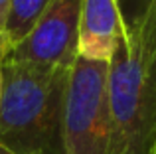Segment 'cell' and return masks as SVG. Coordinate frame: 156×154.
Segmentation results:
<instances>
[{
    "mask_svg": "<svg viewBox=\"0 0 156 154\" xmlns=\"http://www.w3.org/2000/svg\"><path fill=\"white\" fill-rule=\"evenodd\" d=\"M8 2H10V0H0V28H4V20H6V12H8Z\"/></svg>",
    "mask_w": 156,
    "mask_h": 154,
    "instance_id": "9c48e42d",
    "label": "cell"
},
{
    "mask_svg": "<svg viewBox=\"0 0 156 154\" xmlns=\"http://www.w3.org/2000/svg\"><path fill=\"white\" fill-rule=\"evenodd\" d=\"M0 154H18V152H14V150H10V148H6L4 144H0Z\"/></svg>",
    "mask_w": 156,
    "mask_h": 154,
    "instance_id": "30bf717a",
    "label": "cell"
},
{
    "mask_svg": "<svg viewBox=\"0 0 156 154\" xmlns=\"http://www.w3.org/2000/svg\"><path fill=\"white\" fill-rule=\"evenodd\" d=\"M152 2L154 0H117L125 32L130 30L133 26H136V24L144 18V14L148 12V8L152 6Z\"/></svg>",
    "mask_w": 156,
    "mask_h": 154,
    "instance_id": "52a82bcc",
    "label": "cell"
},
{
    "mask_svg": "<svg viewBox=\"0 0 156 154\" xmlns=\"http://www.w3.org/2000/svg\"><path fill=\"white\" fill-rule=\"evenodd\" d=\"M81 8L83 0H53L32 32L10 47L2 61L36 67H71L77 58Z\"/></svg>",
    "mask_w": 156,
    "mask_h": 154,
    "instance_id": "277c9868",
    "label": "cell"
},
{
    "mask_svg": "<svg viewBox=\"0 0 156 154\" xmlns=\"http://www.w3.org/2000/svg\"><path fill=\"white\" fill-rule=\"evenodd\" d=\"M51 2L53 0H10L8 2V12L2 30L12 47L30 34Z\"/></svg>",
    "mask_w": 156,
    "mask_h": 154,
    "instance_id": "8992f818",
    "label": "cell"
},
{
    "mask_svg": "<svg viewBox=\"0 0 156 154\" xmlns=\"http://www.w3.org/2000/svg\"><path fill=\"white\" fill-rule=\"evenodd\" d=\"M2 81H4V75H2V63H0V95H2Z\"/></svg>",
    "mask_w": 156,
    "mask_h": 154,
    "instance_id": "8fae6325",
    "label": "cell"
},
{
    "mask_svg": "<svg viewBox=\"0 0 156 154\" xmlns=\"http://www.w3.org/2000/svg\"><path fill=\"white\" fill-rule=\"evenodd\" d=\"M107 75L109 63L75 58L63 103V154H107L109 150Z\"/></svg>",
    "mask_w": 156,
    "mask_h": 154,
    "instance_id": "3957f363",
    "label": "cell"
},
{
    "mask_svg": "<svg viewBox=\"0 0 156 154\" xmlns=\"http://www.w3.org/2000/svg\"><path fill=\"white\" fill-rule=\"evenodd\" d=\"M109 150L152 154L156 142V0L122 34L107 75Z\"/></svg>",
    "mask_w": 156,
    "mask_h": 154,
    "instance_id": "6da1fadb",
    "label": "cell"
},
{
    "mask_svg": "<svg viewBox=\"0 0 156 154\" xmlns=\"http://www.w3.org/2000/svg\"><path fill=\"white\" fill-rule=\"evenodd\" d=\"M69 69L2 61L0 144L18 154H63L61 121Z\"/></svg>",
    "mask_w": 156,
    "mask_h": 154,
    "instance_id": "7a4b0ae2",
    "label": "cell"
},
{
    "mask_svg": "<svg viewBox=\"0 0 156 154\" xmlns=\"http://www.w3.org/2000/svg\"><path fill=\"white\" fill-rule=\"evenodd\" d=\"M10 42H8V38H6V34H4V30L0 28V61H2L4 58L8 55V51H10Z\"/></svg>",
    "mask_w": 156,
    "mask_h": 154,
    "instance_id": "ba28073f",
    "label": "cell"
},
{
    "mask_svg": "<svg viewBox=\"0 0 156 154\" xmlns=\"http://www.w3.org/2000/svg\"><path fill=\"white\" fill-rule=\"evenodd\" d=\"M122 34L125 28L117 0H83L77 36V58L109 63Z\"/></svg>",
    "mask_w": 156,
    "mask_h": 154,
    "instance_id": "5b68a950",
    "label": "cell"
},
{
    "mask_svg": "<svg viewBox=\"0 0 156 154\" xmlns=\"http://www.w3.org/2000/svg\"><path fill=\"white\" fill-rule=\"evenodd\" d=\"M152 154H156V142H154V148H152Z\"/></svg>",
    "mask_w": 156,
    "mask_h": 154,
    "instance_id": "7c38bea8",
    "label": "cell"
}]
</instances>
